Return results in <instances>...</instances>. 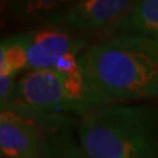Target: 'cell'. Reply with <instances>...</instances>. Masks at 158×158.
Returning a JSON list of instances; mask_svg holds the SVG:
<instances>
[{
	"label": "cell",
	"instance_id": "277c9868",
	"mask_svg": "<svg viewBox=\"0 0 158 158\" xmlns=\"http://www.w3.org/2000/svg\"><path fill=\"white\" fill-rule=\"evenodd\" d=\"M40 132L33 120L11 110L0 113V149L7 158H37Z\"/></svg>",
	"mask_w": 158,
	"mask_h": 158
},
{
	"label": "cell",
	"instance_id": "9c48e42d",
	"mask_svg": "<svg viewBox=\"0 0 158 158\" xmlns=\"http://www.w3.org/2000/svg\"><path fill=\"white\" fill-rule=\"evenodd\" d=\"M15 75H7V77H0V99L2 103L8 100L11 94L15 90Z\"/></svg>",
	"mask_w": 158,
	"mask_h": 158
},
{
	"label": "cell",
	"instance_id": "52a82bcc",
	"mask_svg": "<svg viewBox=\"0 0 158 158\" xmlns=\"http://www.w3.org/2000/svg\"><path fill=\"white\" fill-rule=\"evenodd\" d=\"M25 67H28V52L24 36L4 41L0 46V77L16 75Z\"/></svg>",
	"mask_w": 158,
	"mask_h": 158
},
{
	"label": "cell",
	"instance_id": "6da1fadb",
	"mask_svg": "<svg viewBox=\"0 0 158 158\" xmlns=\"http://www.w3.org/2000/svg\"><path fill=\"white\" fill-rule=\"evenodd\" d=\"M81 66L87 112L158 96V42L144 38L103 41L87 49Z\"/></svg>",
	"mask_w": 158,
	"mask_h": 158
},
{
	"label": "cell",
	"instance_id": "3957f363",
	"mask_svg": "<svg viewBox=\"0 0 158 158\" xmlns=\"http://www.w3.org/2000/svg\"><path fill=\"white\" fill-rule=\"evenodd\" d=\"M17 90L23 103L31 108L86 111L82 70L71 75H65L54 69L32 70L20 79Z\"/></svg>",
	"mask_w": 158,
	"mask_h": 158
},
{
	"label": "cell",
	"instance_id": "5b68a950",
	"mask_svg": "<svg viewBox=\"0 0 158 158\" xmlns=\"http://www.w3.org/2000/svg\"><path fill=\"white\" fill-rule=\"evenodd\" d=\"M136 6L129 0H83L69 9L66 20L78 29L96 31L129 16Z\"/></svg>",
	"mask_w": 158,
	"mask_h": 158
},
{
	"label": "cell",
	"instance_id": "30bf717a",
	"mask_svg": "<svg viewBox=\"0 0 158 158\" xmlns=\"http://www.w3.org/2000/svg\"><path fill=\"white\" fill-rule=\"evenodd\" d=\"M156 41L158 42V34H157V37H156Z\"/></svg>",
	"mask_w": 158,
	"mask_h": 158
},
{
	"label": "cell",
	"instance_id": "ba28073f",
	"mask_svg": "<svg viewBox=\"0 0 158 158\" xmlns=\"http://www.w3.org/2000/svg\"><path fill=\"white\" fill-rule=\"evenodd\" d=\"M127 28L138 32H156L158 34V0L137 3L127 17Z\"/></svg>",
	"mask_w": 158,
	"mask_h": 158
},
{
	"label": "cell",
	"instance_id": "7a4b0ae2",
	"mask_svg": "<svg viewBox=\"0 0 158 158\" xmlns=\"http://www.w3.org/2000/svg\"><path fill=\"white\" fill-rule=\"evenodd\" d=\"M79 137L90 158H158V108H95L86 113Z\"/></svg>",
	"mask_w": 158,
	"mask_h": 158
},
{
	"label": "cell",
	"instance_id": "8992f818",
	"mask_svg": "<svg viewBox=\"0 0 158 158\" xmlns=\"http://www.w3.org/2000/svg\"><path fill=\"white\" fill-rule=\"evenodd\" d=\"M28 52V69L32 70H49L54 69L67 53H77L78 42L69 34L56 29H42L31 34H25Z\"/></svg>",
	"mask_w": 158,
	"mask_h": 158
}]
</instances>
